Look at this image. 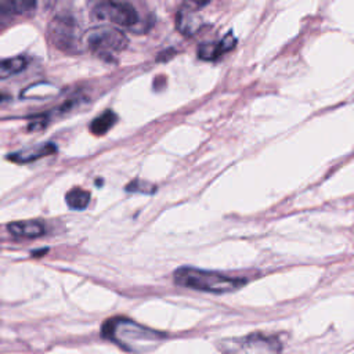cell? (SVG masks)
Returning <instances> with one entry per match:
<instances>
[{
    "label": "cell",
    "mask_w": 354,
    "mask_h": 354,
    "mask_svg": "<svg viewBox=\"0 0 354 354\" xmlns=\"http://www.w3.org/2000/svg\"><path fill=\"white\" fill-rule=\"evenodd\" d=\"M102 336L131 353H147L155 348L165 337L163 333L140 325L124 317L106 319L102 325Z\"/></svg>",
    "instance_id": "obj_1"
},
{
    "label": "cell",
    "mask_w": 354,
    "mask_h": 354,
    "mask_svg": "<svg viewBox=\"0 0 354 354\" xmlns=\"http://www.w3.org/2000/svg\"><path fill=\"white\" fill-rule=\"evenodd\" d=\"M174 282L181 286L212 293H225L239 289L246 283L245 278L230 277L217 271H206L181 267L174 271Z\"/></svg>",
    "instance_id": "obj_2"
},
{
    "label": "cell",
    "mask_w": 354,
    "mask_h": 354,
    "mask_svg": "<svg viewBox=\"0 0 354 354\" xmlns=\"http://www.w3.org/2000/svg\"><path fill=\"white\" fill-rule=\"evenodd\" d=\"M82 43L98 57L111 61L113 53L123 51L129 46V39L118 28L98 26L87 30L82 36Z\"/></svg>",
    "instance_id": "obj_3"
},
{
    "label": "cell",
    "mask_w": 354,
    "mask_h": 354,
    "mask_svg": "<svg viewBox=\"0 0 354 354\" xmlns=\"http://www.w3.org/2000/svg\"><path fill=\"white\" fill-rule=\"evenodd\" d=\"M223 354H277L281 351V342L277 336L252 333L243 337L225 339L218 342Z\"/></svg>",
    "instance_id": "obj_4"
},
{
    "label": "cell",
    "mask_w": 354,
    "mask_h": 354,
    "mask_svg": "<svg viewBox=\"0 0 354 354\" xmlns=\"http://www.w3.org/2000/svg\"><path fill=\"white\" fill-rule=\"evenodd\" d=\"M93 15L98 21L112 22L119 26L134 29L140 24V14L133 4L122 0H101L93 8Z\"/></svg>",
    "instance_id": "obj_5"
},
{
    "label": "cell",
    "mask_w": 354,
    "mask_h": 354,
    "mask_svg": "<svg viewBox=\"0 0 354 354\" xmlns=\"http://www.w3.org/2000/svg\"><path fill=\"white\" fill-rule=\"evenodd\" d=\"M50 41L61 51L79 53L82 36L79 25L71 15H57L48 24Z\"/></svg>",
    "instance_id": "obj_6"
},
{
    "label": "cell",
    "mask_w": 354,
    "mask_h": 354,
    "mask_svg": "<svg viewBox=\"0 0 354 354\" xmlns=\"http://www.w3.org/2000/svg\"><path fill=\"white\" fill-rule=\"evenodd\" d=\"M236 44V39L232 32H228L220 41L202 43L198 47V57L205 61H214L224 53L232 50Z\"/></svg>",
    "instance_id": "obj_7"
},
{
    "label": "cell",
    "mask_w": 354,
    "mask_h": 354,
    "mask_svg": "<svg viewBox=\"0 0 354 354\" xmlns=\"http://www.w3.org/2000/svg\"><path fill=\"white\" fill-rule=\"evenodd\" d=\"M196 6H184L176 17V25L185 36H192L201 29L202 22L196 15Z\"/></svg>",
    "instance_id": "obj_8"
},
{
    "label": "cell",
    "mask_w": 354,
    "mask_h": 354,
    "mask_svg": "<svg viewBox=\"0 0 354 354\" xmlns=\"http://www.w3.org/2000/svg\"><path fill=\"white\" fill-rule=\"evenodd\" d=\"M7 230L11 235L17 238H37L44 234V224L37 220H22L14 221L7 225Z\"/></svg>",
    "instance_id": "obj_9"
},
{
    "label": "cell",
    "mask_w": 354,
    "mask_h": 354,
    "mask_svg": "<svg viewBox=\"0 0 354 354\" xmlns=\"http://www.w3.org/2000/svg\"><path fill=\"white\" fill-rule=\"evenodd\" d=\"M57 151V147L51 142H46V144H40V145H35L32 148L24 149L21 152H15L8 155V159L12 162H18V163H26V162H33L36 159L48 156L51 153H54Z\"/></svg>",
    "instance_id": "obj_10"
},
{
    "label": "cell",
    "mask_w": 354,
    "mask_h": 354,
    "mask_svg": "<svg viewBox=\"0 0 354 354\" xmlns=\"http://www.w3.org/2000/svg\"><path fill=\"white\" fill-rule=\"evenodd\" d=\"M118 122V116L112 111H105L101 115H98L95 119H93L90 124V130L95 136H104L108 130H111L115 123Z\"/></svg>",
    "instance_id": "obj_11"
},
{
    "label": "cell",
    "mask_w": 354,
    "mask_h": 354,
    "mask_svg": "<svg viewBox=\"0 0 354 354\" xmlns=\"http://www.w3.org/2000/svg\"><path fill=\"white\" fill-rule=\"evenodd\" d=\"M66 205L73 210H83L87 207L90 202V192L82 189V188H72L65 195Z\"/></svg>",
    "instance_id": "obj_12"
},
{
    "label": "cell",
    "mask_w": 354,
    "mask_h": 354,
    "mask_svg": "<svg viewBox=\"0 0 354 354\" xmlns=\"http://www.w3.org/2000/svg\"><path fill=\"white\" fill-rule=\"evenodd\" d=\"M26 61L24 57H14L7 59H0V79H7L22 69H25Z\"/></svg>",
    "instance_id": "obj_13"
},
{
    "label": "cell",
    "mask_w": 354,
    "mask_h": 354,
    "mask_svg": "<svg viewBox=\"0 0 354 354\" xmlns=\"http://www.w3.org/2000/svg\"><path fill=\"white\" fill-rule=\"evenodd\" d=\"M10 12L15 14H28L35 10L36 0H7Z\"/></svg>",
    "instance_id": "obj_14"
},
{
    "label": "cell",
    "mask_w": 354,
    "mask_h": 354,
    "mask_svg": "<svg viewBox=\"0 0 354 354\" xmlns=\"http://www.w3.org/2000/svg\"><path fill=\"white\" fill-rule=\"evenodd\" d=\"M126 191L129 192H144V194H153L156 191V187L141 180H133L126 185Z\"/></svg>",
    "instance_id": "obj_15"
},
{
    "label": "cell",
    "mask_w": 354,
    "mask_h": 354,
    "mask_svg": "<svg viewBox=\"0 0 354 354\" xmlns=\"http://www.w3.org/2000/svg\"><path fill=\"white\" fill-rule=\"evenodd\" d=\"M10 12V8H8V4H7V0H0V15L4 14V12Z\"/></svg>",
    "instance_id": "obj_16"
},
{
    "label": "cell",
    "mask_w": 354,
    "mask_h": 354,
    "mask_svg": "<svg viewBox=\"0 0 354 354\" xmlns=\"http://www.w3.org/2000/svg\"><path fill=\"white\" fill-rule=\"evenodd\" d=\"M10 97L7 95V94H4V93H0V102H3V101H6V100H8Z\"/></svg>",
    "instance_id": "obj_17"
}]
</instances>
